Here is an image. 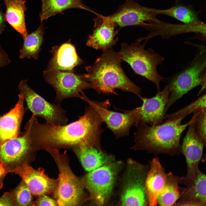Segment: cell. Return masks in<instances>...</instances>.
I'll return each mask as SVG.
<instances>
[{
  "label": "cell",
  "instance_id": "cell-1",
  "mask_svg": "<svg viewBox=\"0 0 206 206\" xmlns=\"http://www.w3.org/2000/svg\"><path fill=\"white\" fill-rule=\"evenodd\" d=\"M31 134L33 143L46 149L64 146L86 145L99 146L104 130L99 114L91 105L86 107L84 114L68 124L40 123L32 114Z\"/></svg>",
  "mask_w": 206,
  "mask_h": 206
},
{
  "label": "cell",
  "instance_id": "cell-2",
  "mask_svg": "<svg viewBox=\"0 0 206 206\" xmlns=\"http://www.w3.org/2000/svg\"><path fill=\"white\" fill-rule=\"evenodd\" d=\"M122 62L119 52L112 49L103 51L93 64L85 67L87 73L83 76L99 94H117L115 90L119 89L140 97L142 89L126 75L121 66Z\"/></svg>",
  "mask_w": 206,
  "mask_h": 206
},
{
  "label": "cell",
  "instance_id": "cell-3",
  "mask_svg": "<svg viewBox=\"0 0 206 206\" xmlns=\"http://www.w3.org/2000/svg\"><path fill=\"white\" fill-rule=\"evenodd\" d=\"M199 113H194L191 120L184 124L181 123L183 117L167 120L155 126L139 123L134 133L135 140L141 147L155 154H174L182 152L180 144L181 135L194 122Z\"/></svg>",
  "mask_w": 206,
  "mask_h": 206
},
{
  "label": "cell",
  "instance_id": "cell-4",
  "mask_svg": "<svg viewBox=\"0 0 206 206\" xmlns=\"http://www.w3.org/2000/svg\"><path fill=\"white\" fill-rule=\"evenodd\" d=\"M140 42L137 40L130 45L122 43L119 52L122 61L129 64L135 73L153 83L157 91H160V83L165 78L158 73L157 67L164 59L152 48L146 49V44Z\"/></svg>",
  "mask_w": 206,
  "mask_h": 206
},
{
  "label": "cell",
  "instance_id": "cell-5",
  "mask_svg": "<svg viewBox=\"0 0 206 206\" xmlns=\"http://www.w3.org/2000/svg\"><path fill=\"white\" fill-rule=\"evenodd\" d=\"M205 55L201 51L197 54L190 64L175 76L168 85L170 91L165 108L166 112L175 102L195 88L206 87Z\"/></svg>",
  "mask_w": 206,
  "mask_h": 206
},
{
  "label": "cell",
  "instance_id": "cell-6",
  "mask_svg": "<svg viewBox=\"0 0 206 206\" xmlns=\"http://www.w3.org/2000/svg\"><path fill=\"white\" fill-rule=\"evenodd\" d=\"M43 76L54 89L56 93L54 103L58 104L68 98H80L84 90L92 88L91 84L85 80L83 74L74 72L45 70Z\"/></svg>",
  "mask_w": 206,
  "mask_h": 206
},
{
  "label": "cell",
  "instance_id": "cell-7",
  "mask_svg": "<svg viewBox=\"0 0 206 206\" xmlns=\"http://www.w3.org/2000/svg\"><path fill=\"white\" fill-rule=\"evenodd\" d=\"M80 98L92 106L100 116L102 122L106 124L116 138L128 136L133 126L138 123L137 114L135 108L131 110H121L123 113L113 111L108 109L109 100L99 102L89 99L83 92Z\"/></svg>",
  "mask_w": 206,
  "mask_h": 206
},
{
  "label": "cell",
  "instance_id": "cell-8",
  "mask_svg": "<svg viewBox=\"0 0 206 206\" xmlns=\"http://www.w3.org/2000/svg\"><path fill=\"white\" fill-rule=\"evenodd\" d=\"M18 89L23 96L28 109L36 117L42 118L45 122L54 125L67 124L66 111L60 104L49 102L34 91L28 85L27 80H21Z\"/></svg>",
  "mask_w": 206,
  "mask_h": 206
},
{
  "label": "cell",
  "instance_id": "cell-9",
  "mask_svg": "<svg viewBox=\"0 0 206 206\" xmlns=\"http://www.w3.org/2000/svg\"><path fill=\"white\" fill-rule=\"evenodd\" d=\"M163 11L143 6L134 0H126L114 13L108 17L116 27L137 25L148 28L152 23H160L156 17Z\"/></svg>",
  "mask_w": 206,
  "mask_h": 206
},
{
  "label": "cell",
  "instance_id": "cell-10",
  "mask_svg": "<svg viewBox=\"0 0 206 206\" xmlns=\"http://www.w3.org/2000/svg\"><path fill=\"white\" fill-rule=\"evenodd\" d=\"M118 167L116 164H106L90 171L86 175L87 187L98 204H103L110 195Z\"/></svg>",
  "mask_w": 206,
  "mask_h": 206
},
{
  "label": "cell",
  "instance_id": "cell-11",
  "mask_svg": "<svg viewBox=\"0 0 206 206\" xmlns=\"http://www.w3.org/2000/svg\"><path fill=\"white\" fill-rule=\"evenodd\" d=\"M31 120L27 122L25 130L17 137L0 145V161L9 171L18 166L26 157L33 144L31 134Z\"/></svg>",
  "mask_w": 206,
  "mask_h": 206
},
{
  "label": "cell",
  "instance_id": "cell-12",
  "mask_svg": "<svg viewBox=\"0 0 206 206\" xmlns=\"http://www.w3.org/2000/svg\"><path fill=\"white\" fill-rule=\"evenodd\" d=\"M194 122L188 126L181 147V152L187 163V173L183 182L187 188L192 184L196 178L199 170V164L205 146L196 132Z\"/></svg>",
  "mask_w": 206,
  "mask_h": 206
},
{
  "label": "cell",
  "instance_id": "cell-13",
  "mask_svg": "<svg viewBox=\"0 0 206 206\" xmlns=\"http://www.w3.org/2000/svg\"><path fill=\"white\" fill-rule=\"evenodd\" d=\"M170 93L168 85L162 91H157L153 97L147 98L139 97L142 101L141 106L135 108L138 123H144L151 126L161 124L165 116V108Z\"/></svg>",
  "mask_w": 206,
  "mask_h": 206
},
{
  "label": "cell",
  "instance_id": "cell-14",
  "mask_svg": "<svg viewBox=\"0 0 206 206\" xmlns=\"http://www.w3.org/2000/svg\"><path fill=\"white\" fill-rule=\"evenodd\" d=\"M58 161L60 174L56 197L58 204L62 206L76 205L82 194V186L69 167L59 160Z\"/></svg>",
  "mask_w": 206,
  "mask_h": 206
},
{
  "label": "cell",
  "instance_id": "cell-15",
  "mask_svg": "<svg viewBox=\"0 0 206 206\" xmlns=\"http://www.w3.org/2000/svg\"><path fill=\"white\" fill-rule=\"evenodd\" d=\"M94 19V29L87 40L86 45L96 50L104 51L111 49L118 39L115 38L118 30L116 26L108 16L96 14Z\"/></svg>",
  "mask_w": 206,
  "mask_h": 206
},
{
  "label": "cell",
  "instance_id": "cell-16",
  "mask_svg": "<svg viewBox=\"0 0 206 206\" xmlns=\"http://www.w3.org/2000/svg\"><path fill=\"white\" fill-rule=\"evenodd\" d=\"M130 171L126 186L121 196L124 206H144L147 201L143 169L138 166Z\"/></svg>",
  "mask_w": 206,
  "mask_h": 206
},
{
  "label": "cell",
  "instance_id": "cell-17",
  "mask_svg": "<svg viewBox=\"0 0 206 206\" xmlns=\"http://www.w3.org/2000/svg\"><path fill=\"white\" fill-rule=\"evenodd\" d=\"M23 95H18L17 101L13 108L0 116V145L7 141L17 136L25 113L28 109L24 106Z\"/></svg>",
  "mask_w": 206,
  "mask_h": 206
},
{
  "label": "cell",
  "instance_id": "cell-18",
  "mask_svg": "<svg viewBox=\"0 0 206 206\" xmlns=\"http://www.w3.org/2000/svg\"><path fill=\"white\" fill-rule=\"evenodd\" d=\"M20 176L32 194L42 195L52 188V180L40 170L33 169L27 163L19 165L9 170Z\"/></svg>",
  "mask_w": 206,
  "mask_h": 206
},
{
  "label": "cell",
  "instance_id": "cell-19",
  "mask_svg": "<svg viewBox=\"0 0 206 206\" xmlns=\"http://www.w3.org/2000/svg\"><path fill=\"white\" fill-rule=\"evenodd\" d=\"M51 52L52 57L45 70L74 72L75 68L83 62L78 55L75 47L69 43L54 46Z\"/></svg>",
  "mask_w": 206,
  "mask_h": 206
},
{
  "label": "cell",
  "instance_id": "cell-20",
  "mask_svg": "<svg viewBox=\"0 0 206 206\" xmlns=\"http://www.w3.org/2000/svg\"><path fill=\"white\" fill-rule=\"evenodd\" d=\"M167 174L158 158H153L150 163V169L145 180V185L147 201L149 205L157 204L158 196L164 187Z\"/></svg>",
  "mask_w": 206,
  "mask_h": 206
},
{
  "label": "cell",
  "instance_id": "cell-21",
  "mask_svg": "<svg viewBox=\"0 0 206 206\" xmlns=\"http://www.w3.org/2000/svg\"><path fill=\"white\" fill-rule=\"evenodd\" d=\"M175 205L205 206L206 176L199 170L192 184L185 190Z\"/></svg>",
  "mask_w": 206,
  "mask_h": 206
},
{
  "label": "cell",
  "instance_id": "cell-22",
  "mask_svg": "<svg viewBox=\"0 0 206 206\" xmlns=\"http://www.w3.org/2000/svg\"><path fill=\"white\" fill-rule=\"evenodd\" d=\"M3 0L6 6V21L25 39L28 34L25 22L26 0Z\"/></svg>",
  "mask_w": 206,
  "mask_h": 206
},
{
  "label": "cell",
  "instance_id": "cell-23",
  "mask_svg": "<svg viewBox=\"0 0 206 206\" xmlns=\"http://www.w3.org/2000/svg\"><path fill=\"white\" fill-rule=\"evenodd\" d=\"M41 1L42 8L39 14L41 22L70 8L80 9L95 13L84 5L82 0H42Z\"/></svg>",
  "mask_w": 206,
  "mask_h": 206
},
{
  "label": "cell",
  "instance_id": "cell-24",
  "mask_svg": "<svg viewBox=\"0 0 206 206\" xmlns=\"http://www.w3.org/2000/svg\"><path fill=\"white\" fill-rule=\"evenodd\" d=\"M184 177L174 176L171 172L167 174L164 186L160 193L157 199V204L161 206H171L181 196L185 188L179 185L183 182Z\"/></svg>",
  "mask_w": 206,
  "mask_h": 206
},
{
  "label": "cell",
  "instance_id": "cell-25",
  "mask_svg": "<svg viewBox=\"0 0 206 206\" xmlns=\"http://www.w3.org/2000/svg\"><path fill=\"white\" fill-rule=\"evenodd\" d=\"M76 150L83 167L88 171L105 165L111 160L110 156L103 154L94 146L82 145L78 146Z\"/></svg>",
  "mask_w": 206,
  "mask_h": 206
},
{
  "label": "cell",
  "instance_id": "cell-26",
  "mask_svg": "<svg viewBox=\"0 0 206 206\" xmlns=\"http://www.w3.org/2000/svg\"><path fill=\"white\" fill-rule=\"evenodd\" d=\"M44 30L43 25L41 24L36 30L28 34L23 39L22 48L19 50L20 58L38 59L43 42Z\"/></svg>",
  "mask_w": 206,
  "mask_h": 206
},
{
  "label": "cell",
  "instance_id": "cell-27",
  "mask_svg": "<svg viewBox=\"0 0 206 206\" xmlns=\"http://www.w3.org/2000/svg\"><path fill=\"white\" fill-rule=\"evenodd\" d=\"M176 19L187 24L195 25L201 23L198 18V13L190 6L177 2L174 6L163 10L162 13Z\"/></svg>",
  "mask_w": 206,
  "mask_h": 206
},
{
  "label": "cell",
  "instance_id": "cell-28",
  "mask_svg": "<svg viewBox=\"0 0 206 206\" xmlns=\"http://www.w3.org/2000/svg\"><path fill=\"white\" fill-rule=\"evenodd\" d=\"M206 108V94H205L185 107L177 112L165 116L167 120L181 117L185 118L192 113L200 111Z\"/></svg>",
  "mask_w": 206,
  "mask_h": 206
},
{
  "label": "cell",
  "instance_id": "cell-29",
  "mask_svg": "<svg viewBox=\"0 0 206 206\" xmlns=\"http://www.w3.org/2000/svg\"><path fill=\"white\" fill-rule=\"evenodd\" d=\"M32 194L23 181L15 189L13 195L16 205L19 206H28L31 202Z\"/></svg>",
  "mask_w": 206,
  "mask_h": 206
},
{
  "label": "cell",
  "instance_id": "cell-30",
  "mask_svg": "<svg viewBox=\"0 0 206 206\" xmlns=\"http://www.w3.org/2000/svg\"><path fill=\"white\" fill-rule=\"evenodd\" d=\"M206 108L197 116L194 122L196 132L200 140L206 145Z\"/></svg>",
  "mask_w": 206,
  "mask_h": 206
},
{
  "label": "cell",
  "instance_id": "cell-31",
  "mask_svg": "<svg viewBox=\"0 0 206 206\" xmlns=\"http://www.w3.org/2000/svg\"><path fill=\"white\" fill-rule=\"evenodd\" d=\"M16 205L13 195L6 193L0 198V206Z\"/></svg>",
  "mask_w": 206,
  "mask_h": 206
},
{
  "label": "cell",
  "instance_id": "cell-32",
  "mask_svg": "<svg viewBox=\"0 0 206 206\" xmlns=\"http://www.w3.org/2000/svg\"><path fill=\"white\" fill-rule=\"evenodd\" d=\"M37 201V204L39 206H56L55 201L51 198L45 195H42Z\"/></svg>",
  "mask_w": 206,
  "mask_h": 206
},
{
  "label": "cell",
  "instance_id": "cell-33",
  "mask_svg": "<svg viewBox=\"0 0 206 206\" xmlns=\"http://www.w3.org/2000/svg\"><path fill=\"white\" fill-rule=\"evenodd\" d=\"M10 62L7 54L0 45V68L8 65Z\"/></svg>",
  "mask_w": 206,
  "mask_h": 206
},
{
  "label": "cell",
  "instance_id": "cell-34",
  "mask_svg": "<svg viewBox=\"0 0 206 206\" xmlns=\"http://www.w3.org/2000/svg\"><path fill=\"white\" fill-rule=\"evenodd\" d=\"M9 170L0 161V189L2 188L4 179Z\"/></svg>",
  "mask_w": 206,
  "mask_h": 206
},
{
  "label": "cell",
  "instance_id": "cell-35",
  "mask_svg": "<svg viewBox=\"0 0 206 206\" xmlns=\"http://www.w3.org/2000/svg\"><path fill=\"white\" fill-rule=\"evenodd\" d=\"M6 20L5 14L0 10V35L5 30Z\"/></svg>",
  "mask_w": 206,
  "mask_h": 206
},
{
  "label": "cell",
  "instance_id": "cell-36",
  "mask_svg": "<svg viewBox=\"0 0 206 206\" xmlns=\"http://www.w3.org/2000/svg\"><path fill=\"white\" fill-rule=\"evenodd\" d=\"M1 0H0V1H1Z\"/></svg>",
  "mask_w": 206,
  "mask_h": 206
}]
</instances>
